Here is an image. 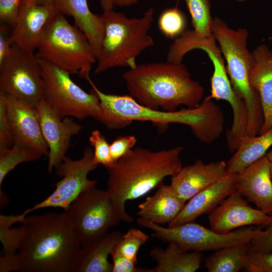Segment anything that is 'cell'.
Returning a JSON list of instances; mask_svg holds the SVG:
<instances>
[{
    "label": "cell",
    "instance_id": "1",
    "mask_svg": "<svg viewBox=\"0 0 272 272\" xmlns=\"http://www.w3.org/2000/svg\"><path fill=\"white\" fill-rule=\"evenodd\" d=\"M91 86L100 102L99 122L109 129L123 128L133 121H151L166 127L171 123L182 124L188 126L199 141L208 145L215 142L223 132L224 114L212 99L206 97L195 108L167 111L145 107L130 95L106 94L94 83Z\"/></svg>",
    "mask_w": 272,
    "mask_h": 272
},
{
    "label": "cell",
    "instance_id": "2",
    "mask_svg": "<svg viewBox=\"0 0 272 272\" xmlns=\"http://www.w3.org/2000/svg\"><path fill=\"white\" fill-rule=\"evenodd\" d=\"M18 229L21 271L71 272L81 244L64 212L26 216Z\"/></svg>",
    "mask_w": 272,
    "mask_h": 272
},
{
    "label": "cell",
    "instance_id": "3",
    "mask_svg": "<svg viewBox=\"0 0 272 272\" xmlns=\"http://www.w3.org/2000/svg\"><path fill=\"white\" fill-rule=\"evenodd\" d=\"M181 146L153 151L138 147L107 168V189L122 222L132 223L125 202L147 194L175 174L183 166Z\"/></svg>",
    "mask_w": 272,
    "mask_h": 272
},
{
    "label": "cell",
    "instance_id": "4",
    "mask_svg": "<svg viewBox=\"0 0 272 272\" xmlns=\"http://www.w3.org/2000/svg\"><path fill=\"white\" fill-rule=\"evenodd\" d=\"M129 95L140 104L172 111L180 106L195 108L205 89L193 80L185 65L168 61L138 64L122 75Z\"/></svg>",
    "mask_w": 272,
    "mask_h": 272
},
{
    "label": "cell",
    "instance_id": "5",
    "mask_svg": "<svg viewBox=\"0 0 272 272\" xmlns=\"http://www.w3.org/2000/svg\"><path fill=\"white\" fill-rule=\"evenodd\" d=\"M102 15L105 32L94 73L114 67H135L138 56L154 44L149 34L154 21V10L148 9L141 18H128L113 10Z\"/></svg>",
    "mask_w": 272,
    "mask_h": 272
},
{
    "label": "cell",
    "instance_id": "6",
    "mask_svg": "<svg viewBox=\"0 0 272 272\" xmlns=\"http://www.w3.org/2000/svg\"><path fill=\"white\" fill-rule=\"evenodd\" d=\"M212 34L224 57L232 87L246 104L248 114L246 134L258 135L263 124L264 114L259 96L249 81L252 55L247 48L248 32L243 28L232 29L222 19L215 17Z\"/></svg>",
    "mask_w": 272,
    "mask_h": 272
},
{
    "label": "cell",
    "instance_id": "7",
    "mask_svg": "<svg viewBox=\"0 0 272 272\" xmlns=\"http://www.w3.org/2000/svg\"><path fill=\"white\" fill-rule=\"evenodd\" d=\"M36 57L87 79L97 58L86 36L58 12L43 30Z\"/></svg>",
    "mask_w": 272,
    "mask_h": 272
},
{
    "label": "cell",
    "instance_id": "8",
    "mask_svg": "<svg viewBox=\"0 0 272 272\" xmlns=\"http://www.w3.org/2000/svg\"><path fill=\"white\" fill-rule=\"evenodd\" d=\"M37 58L44 85V100L61 119L73 117L97 120L100 102L92 90L87 93L77 85L69 72L45 60Z\"/></svg>",
    "mask_w": 272,
    "mask_h": 272
},
{
    "label": "cell",
    "instance_id": "9",
    "mask_svg": "<svg viewBox=\"0 0 272 272\" xmlns=\"http://www.w3.org/2000/svg\"><path fill=\"white\" fill-rule=\"evenodd\" d=\"M137 222L141 226L152 230L153 236L163 242L173 243L186 251L200 252L215 251L238 244L249 243L259 236L263 230L261 226L254 228L251 226L222 234L194 221L168 227L141 217L137 219Z\"/></svg>",
    "mask_w": 272,
    "mask_h": 272
},
{
    "label": "cell",
    "instance_id": "10",
    "mask_svg": "<svg viewBox=\"0 0 272 272\" xmlns=\"http://www.w3.org/2000/svg\"><path fill=\"white\" fill-rule=\"evenodd\" d=\"M81 245L105 235L121 221L108 191L90 187L64 211Z\"/></svg>",
    "mask_w": 272,
    "mask_h": 272
},
{
    "label": "cell",
    "instance_id": "11",
    "mask_svg": "<svg viewBox=\"0 0 272 272\" xmlns=\"http://www.w3.org/2000/svg\"><path fill=\"white\" fill-rule=\"evenodd\" d=\"M0 91L36 106L43 98L44 85L37 58L13 44L0 65Z\"/></svg>",
    "mask_w": 272,
    "mask_h": 272
},
{
    "label": "cell",
    "instance_id": "12",
    "mask_svg": "<svg viewBox=\"0 0 272 272\" xmlns=\"http://www.w3.org/2000/svg\"><path fill=\"white\" fill-rule=\"evenodd\" d=\"M93 159V149L90 147L84 149L80 159L73 160L66 157L56 168V174L62 178L55 183L54 190L45 199L22 214L27 216L33 211L48 208H58L65 211L81 193L96 185V180L88 178L89 173L98 166L94 163Z\"/></svg>",
    "mask_w": 272,
    "mask_h": 272
},
{
    "label": "cell",
    "instance_id": "13",
    "mask_svg": "<svg viewBox=\"0 0 272 272\" xmlns=\"http://www.w3.org/2000/svg\"><path fill=\"white\" fill-rule=\"evenodd\" d=\"M44 139L48 147V171L51 173L65 159L72 138L82 126L70 117L60 118L44 98L35 106Z\"/></svg>",
    "mask_w": 272,
    "mask_h": 272
},
{
    "label": "cell",
    "instance_id": "14",
    "mask_svg": "<svg viewBox=\"0 0 272 272\" xmlns=\"http://www.w3.org/2000/svg\"><path fill=\"white\" fill-rule=\"evenodd\" d=\"M270 219V215L250 206L248 201L236 189L209 216L211 229L222 234L249 226L265 227Z\"/></svg>",
    "mask_w": 272,
    "mask_h": 272
},
{
    "label": "cell",
    "instance_id": "15",
    "mask_svg": "<svg viewBox=\"0 0 272 272\" xmlns=\"http://www.w3.org/2000/svg\"><path fill=\"white\" fill-rule=\"evenodd\" d=\"M5 101L12 128L14 143L48 156V147L44 139L35 106L0 91Z\"/></svg>",
    "mask_w": 272,
    "mask_h": 272
},
{
    "label": "cell",
    "instance_id": "16",
    "mask_svg": "<svg viewBox=\"0 0 272 272\" xmlns=\"http://www.w3.org/2000/svg\"><path fill=\"white\" fill-rule=\"evenodd\" d=\"M58 12L53 4L42 5L22 1L12 27L13 44L26 51L34 53L43 30Z\"/></svg>",
    "mask_w": 272,
    "mask_h": 272
},
{
    "label": "cell",
    "instance_id": "17",
    "mask_svg": "<svg viewBox=\"0 0 272 272\" xmlns=\"http://www.w3.org/2000/svg\"><path fill=\"white\" fill-rule=\"evenodd\" d=\"M227 173V163L223 160L205 163L197 160L181 168L171 176L170 186L184 202L218 181Z\"/></svg>",
    "mask_w": 272,
    "mask_h": 272
},
{
    "label": "cell",
    "instance_id": "18",
    "mask_svg": "<svg viewBox=\"0 0 272 272\" xmlns=\"http://www.w3.org/2000/svg\"><path fill=\"white\" fill-rule=\"evenodd\" d=\"M235 189L258 209L272 213V178L265 155L237 173Z\"/></svg>",
    "mask_w": 272,
    "mask_h": 272
},
{
    "label": "cell",
    "instance_id": "19",
    "mask_svg": "<svg viewBox=\"0 0 272 272\" xmlns=\"http://www.w3.org/2000/svg\"><path fill=\"white\" fill-rule=\"evenodd\" d=\"M237 174L227 172L218 181L191 197L168 226L193 222L199 216L211 213L235 189Z\"/></svg>",
    "mask_w": 272,
    "mask_h": 272
},
{
    "label": "cell",
    "instance_id": "20",
    "mask_svg": "<svg viewBox=\"0 0 272 272\" xmlns=\"http://www.w3.org/2000/svg\"><path fill=\"white\" fill-rule=\"evenodd\" d=\"M252 62L249 73L251 86L258 93L264 114V122L260 133L272 126V50L264 44L252 51Z\"/></svg>",
    "mask_w": 272,
    "mask_h": 272
},
{
    "label": "cell",
    "instance_id": "21",
    "mask_svg": "<svg viewBox=\"0 0 272 272\" xmlns=\"http://www.w3.org/2000/svg\"><path fill=\"white\" fill-rule=\"evenodd\" d=\"M122 235L118 231H112L96 240L81 245L71 272H112L113 264L109 261L108 257Z\"/></svg>",
    "mask_w": 272,
    "mask_h": 272
},
{
    "label": "cell",
    "instance_id": "22",
    "mask_svg": "<svg viewBox=\"0 0 272 272\" xmlns=\"http://www.w3.org/2000/svg\"><path fill=\"white\" fill-rule=\"evenodd\" d=\"M53 5L60 13L72 17L75 25L86 36L97 59L105 32L102 15L92 13L87 0H54Z\"/></svg>",
    "mask_w": 272,
    "mask_h": 272
},
{
    "label": "cell",
    "instance_id": "23",
    "mask_svg": "<svg viewBox=\"0 0 272 272\" xmlns=\"http://www.w3.org/2000/svg\"><path fill=\"white\" fill-rule=\"evenodd\" d=\"M185 204L170 184L162 183L153 195L139 205L138 215L157 224H169L178 215Z\"/></svg>",
    "mask_w": 272,
    "mask_h": 272
},
{
    "label": "cell",
    "instance_id": "24",
    "mask_svg": "<svg viewBox=\"0 0 272 272\" xmlns=\"http://www.w3.org/2000/svg\"><path fill=\"white\" fill-rule=\"evenodd\" d=\"M149 254L157 263L150 272H194L200 268L202 259L201 252H189L173 243L166 248L156 247Z\"/></svg>",
    "mask_w": 272,
    "mask_h": 272
},
{
    "label": "cell",
    "instance_id": "25",
    "mask_svg": "<svg viewBox=\"0 0 272 272\" xmlns=\"http://www.w3.org/2000/svg\"><path fill=\"white\" fill-rule=\"evenodd\" d=\"M272 147V126L255 136L245 134L233 155L227 162L228 173H238L264 156Z\"/></svg>",
    "mask_w": 272,
    "mask_h": 272
},
{
    "label": "cell",
    "instance_id": "26",
    "mask_svg": "<svg viewBox=\"0 0 272 272\" xmlns=\"http://www.w3.org/2000/svg\"><path fill=\"white\" fill-rule=\"evenodd\" d=\"M249 251V243L220 248L206 258L205 267L209 272H238L246 267Z\"/></svg>",
    "mask_w": 272,
    "mask_h": 272
},
{
    "label": "cell",
    "instance_id": "27",
    "mask_svg": "<svg viewBox=\"0 0 272 272\" xmlns=\"http://www.w3.org/2000/svg\"><path fill=\"white\" fill-rule=\"evenodd\" d=\"M43 156L25 147L14 144L0 148V186L7 175L18 165L38 160Z\"/></svg>",
    "mask_w": 272,
    "mask_h": 272
},
{
    "label": "cell",
    "instance_id": "28",
    "mask_svg": "<svg viewBox=\"0 0 272 272\" xmlns=\"http://www.w3.org/2000/svg\"><path fill=\"white\" fill-rule=\"evenodd\" d=\"M188 8L191 18L193 30L199 36L212 34L213 19L211 14L209 0H181Z\"/></svg>",
    "mask_w": 272,
    "mask_h": 272
},
{
    "label": "cell",
    "instance_id": "29",
    "mask_svg": "<svg viewBox=\"0 0 272 272\" xmlns=\"http://www.w3.org/2000/svg\"><path fill=\"white\" fill-rule=\"evenodd\" d=\"M149 236L139 229L130 228L122 236L112 251L137 262V254Z\"/></svg>",
    "mask_w": 272,
    "mask_h": 272
},
{
    "label": "cell",
    "instance_id": "30",
    "mask_svg": "<svg viewBox=\"0 0 272 272\" xmlns=\"http://www.w3.org/2000/svg\"><path fill=\"white\" fill-rule=\"evenodd\" d=\"M20 215H0V239L3 247L4 255H14L17 253L19 246L18 227L13 225L20 223Z\"/></svg>",
    "mask_w": 272,
    "mask_h": 272
},
{
    "label": "cell",
    "instance_id": "31",
    "mask_svg": "<svg viewBox=\"0 0 272 272\" xmlns=\"http://www.w3.org/2000/svg\"><path fill=\"white\" fill-rule=\"evenodd\" d=\"M158 24L160 31L166 37L176 38L185 30L186 21L181 11L175 7L164 11Z\"/></svg>",
    "mask_w": 272,
    "mask_h": 272
},
{
    "label": "cell",
    "instance_id": "32",
    "mask_svg": "<svg viewBox=\"0 0 272 272\" xmlns=\"http://www.w3.org/2000/svg\"><path fill=\"white\" fill-rule=\"evenodd\" d=\"M89 140L94 149L93 161L94 164L102 165L107 168L115 163L111 155L110 144L100 131L93 130Z\"/></svg>",
    "mask_w": 272,
    "mask_h": 272
},
{
    "label": "cell",
    "instance_id": "33",
    "mask_svg": "<svg viewBox=\"0 0 272 272\" xmlns=\"http://www.w3.org/2000/svg\"><path fill=\"white\" fill-rule=\"evenodd\" d=\"M245 268L249 272H272V252L249 251L248 261Z\"/></svg>",
    "mask_w": 272,
    "mask_h": 272
},
{
    "label": "cell",
    "instance_id": "34",
    "mask_svg": "<svg viewBox=\"0 0 272 272\" xmlns=\"http://www.w3.org/2000/svg\"><path fill=\"white\" fill-rule=\"evenodd\" d=\"M14 138L3 97L0 95V148L12 146Z\"/></svg>",
    "mask_w": 272,
    "mask_h": 272
},
{
    "label": "cell",
    "instance_id": "35",
    "mask_svg": "<svg viewBox=\"0 0 272 272\" xmlns=\"http://www.w3.org/2000/svg\"><path fill=\"white\" fill-rule=\"evenodd\" d=\"M137 139L133 135H121L110 144L111 157L114 162L128 154L133 149Z\"/></svg>",
    "mask_w": 272,
    "mask_h": 272
},
{
    "label": "cell",
    "instance_id": "36",
    "mask_svg": "<svg viewBox=\"0 0 272 272\" xmlns=\"http://www.w3.org/2000/svg\"><path fill=\"white\" fill-rule=\"evenodd\" d=\"M270 221L266 225L265 230L261 234L253 239L249 243L250 252L268 253L272 252V213Z\"/></svg>",
    "mask_w": 272,
    "mask_h": 272
},
{
    "label": "cell",
    "instance_id": "37",
    "mask_svg": "<svg viewBox=\"0 0 272 272\" xmlns=\"http://www.w3.org/2000/svg\"><path fill=\"white\" fill-rule=\"evenodd\" d=\"M23 0H0V20L11 27L14 25Z\"/></svg>",
    "mask_w": 272,
    "mask_h": 272
},
{
    "label": "cell",
    "instance_id": "38",
    "mask_svg": "<svg viewBox=\"0 0 272 272\" xmlns=\"http://www.w3.org/2000/svg\"><path fill=\"white\" fill-rule=\"evenodd\" d=\"M112 272H150V268H139L135 266L137 261L127 258L113 251Z\"/></svg>",
    "mask_w": 272,
    "mask_h": 272
},
{
    "label": "cell",
    "instance_id": "39",
    "mask_svg": "<svg viewBox=\"0 0 272 272\" xmlns=\"http://www.w3.org/2000/svg\"><path fill=\"white\" fill-rule=\"evenodd\" d=\"M10 26L3 23L0 25V65L9 55L13 43L11 38Z\"/></svg>",
    "mask_w": 272,
    "mask_h": 272
},
{
    "label": "cell",
    "instance_id": "40",
    "mask_svg": "<svg viewBox=\"0 0 272 272\" xmlns=\"http://www.w3.org/2000/svg\"><path fill=\"white\" fill-rule=\"evenodd\" d=\"M21 271V265L17 253L4 255L0 258V271Z\"/></svg>",
    "mask_w": 272,
    "mask_h": 272
},
{
    "label": "cell",
    "instance_id": "41",
    "mask_svg": "<svg viewBox=\"0 0 272 272\" xmlns=\"http://www.w3.org/2000/svg\"><path fill=\"white\" fill-rule=\"evenodd\" d=\"M103 12L112 10L114 4V0H99Z\"/></svg>",
    "mask_w": 272,
    "mask_h": 272
},
{
    "label": "cell",
    "instance_id": "42",
    "mask_svg": "<svg viewBox=\"0 0 272 272\" xmlns=\"http://www.w3.org/2000/svg\"><path fill=\"white\" fill-rule=\"evenodd\" d=\"M138 0H114V6L128 7L137 4Z\"/></svg>",
    "mask_w": 272,
    "mask_h": 272
},
{
    "label": "cell",
    "instance_id": "43",
    "mask_svg": "<svg viewBox=\"0 0 272 272\" xmlns=\"http://www.w3.org/2000/svg\"><path fill=\"white\" fill-rule=\"evenodd\" d=\"M23 2L42 5L53 4L54 0H23Z\"/></svg>",
    "mask_w": 272,
    "mask_h": 272
},
{
    "label": "cell",
    "instance_id": "44",
    "mask_svg": "<svg viewBox=\"0 0 272 272\" xmlns=\"http://www.w3.org/2000/svg\"><path fill=\"white\" fill-rule=\"evenodd\" d=\"M265 156L268 161L270 172L272 178V147L268 151Z\"/></svg>",
    "mask_w": 272,
    "mask_h": 272
},
{
    "label": "cell",
    "instance_id": "45",
    "mask_svg": "<svg viewBox=\"0 0 272 272\" xmlns=\"http://www.w3.org/2000/svg\"><path fill=\"white\" fill-rule=\"evenodd\" d=\"M235 1H238V2H244V1H246L247 0H235Z\"/></svg>",
    "mask_w": 272,
    "mask_h": 272
}]
</instances>
